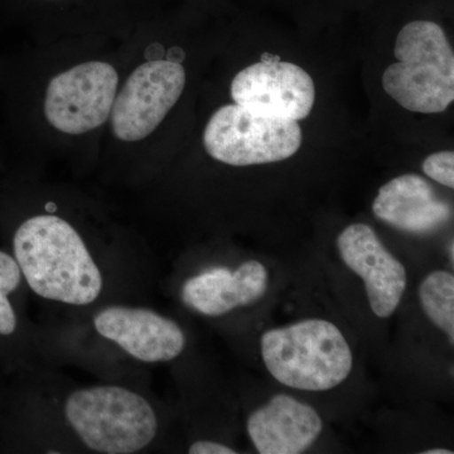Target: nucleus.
I'll return each mask as SVG.
<instances>
[{
    "label": "nucleus",
    "mask_w": 454,
    "mask_h": 454,
    "mask_svg": "<svg viewBox=\"0 0 454 454\" xmlns=\"http://www.w3.org/2000/svg\"><path fill=\"white\" fill-rule=\"evenodd\" d=\"M128 55L129 37L35 42L20 66L18 106L26 145L41 162L98 166Z\"/></svg>",
    "instance_id": "obj_1"
},
{
    "label": "nucleus",
    "mask_w": 454,
    "mask_h": 454,
    "mask_svg": "<svg viewBox=\"0 0 454 454\" xmlns=\"http://www.w3.org/2000/svg\"><path fill=\"white\" fill-rule=\"evenodd\" d=\"M191 56L187 42L163 27L145 22L130 35L98 162L113 177L145 184L169 160L190 94Z\"/></svg>",
    "instance_id": "obj_2"
},
{
    "label": "nucleus",
    "mask_w": 454,
    "mask_h": 454,
    "mask_svg": "<svg viewBox=\"0 0 454 454\" xmlns=\"http://www.w3.org/2000/svg\"><path fill=\"white\" fill-rule=\"evenodd\" d=\"M41 197L40 208L20 221L14 232V259L38 297L89 306L103 292L100 268L64 201L42 190Z\"/></svg>",
    "instance_id": "obj_3"
},
{
    "label": "nucleus",
    "mask_w": 454,
    "mask_h": 454,
    "mask_svg": "<svg viewBox=\"0 0 454 454\" xmlns=\"http://www.w3.org/2000/svg\"><path fill=\"white\" fill-rule=\"evenodd\" d=\"M268 372L293 389L325 391L348 378L351 348L340 328L325 319H306L262 334Z\"/></svg>",
    "instance_id": "obj_4"
},
{
    "label": "nucleus",
    "mask_w": 454,
    "mask_h": 454,
    "mask_svg": "<svg viewBox=\"0 0 454 454\" xmlns=\"http://www.w3.org/2000/svg\"><path fill=\"white\" fill-rule=\"evenodd\" d=\"M397 61L382 74L385 92L409 112L443 113L454 100V55L434 22L414 20L397 35Z\"/></svg>",
    "instance_id": "obj_5"
},
{
    "label": "nucleus",
    "mask_w": 454,
    "mask_h": 454,
    "mask_svg": "<svg viewBox=\"0 0 454 454\" xmlns=\"http://www.w3.org/2000/svg\"><path fill=\"white\" fill-rule=\"evenodd\" d=\"M64 411L80 441L97 453H138L157 437L153 406L124 387L95 385L74 390L66 399Z\"/></svg>",
    "instance_id": "obj_6"
},
{
    "label": "nucleus",
    "mask_w": 454,
    "mask_h": 454,
    "mask_svg": "<svg viewBox=\"0 0 454 454\" xmlns=\"http://www.w3.org/2000/svg\"><path fill=\"white\" fill-rule=\"evenodd\" d=\"M301 145L298 121L253 112L232 101L215 107L200 134L203 154L229 167L280 162L297 153Z\"/></svg>",
    "instance_id": "obj_7"
},
{
    "label": "nucleus",
    "mask_w": 454,
    "mask_h": 454,
    "mask_svg": "<svg viewBox=\"0 0 454 454\" xmlns=\"http://www.w3.org/2000/svg\"><path fill=\"white\" fill-rule=\"evenodd\" d=\"M229 95L232 103L253 112L300 121L315 106L316 86L300 66L278 59L238 71L229 83Z\"/></svg>",
    "instance_id": "obj_8"
},
{
    "label": "nucleus",
    "mask_w": 454,
    "mask_h": 454,
    "mask_svg": "<svg viewBox=\"0 0 454 454\" xmlns=\"http://www.w3.org/2000/svg\"><path fill=\"white\" fill-rule=\"evenodd\" d=\"M94 325L101 337L142 363H168L186 348V334L182 328L148 309L107 307L94 317Z\"/></svg>",
    "instance_id": "obj_9"
},
{
    "label": "nucleus",
    "mask_w": 454,
    "mask_h": 454,
    "mask_svg": "<svg viewBox=\"0 0 454 454\" xmlns=\"http://www.w3.org/2000/svg\"><path fill=\"white\" fill-rule=\"evenodd\" d=\"M337 247L345 264L365 282L373 315L389 318L402 301L406 288L404 265L394 258L372 227L354 223L337 238Z\"/></svg>",
    "instance_id": "obj_10"
},
{
    "label": "nucleus",
    "mask_w": 454,
    "mask_h": 454,
    "mask_svg": "<svg viewBox=\"0 0 454 454\" xmlns=\"http://www.w3.org/2000/svg\"><path fill=\"white\" fill-rule=\"evenodd\" d=\"M321 417L293 396L279 394L256 409L247 420V433L260 454H300L322 432Z\"/></svg>",
    "instance_id": "obj_11"
},
{
    "label": "nucleus",
    "mask_w": 454,
    "mask_h": 454,
    "mask_svg": "<svg viewBox=\"0 0 454 454\" xmlns=\"http://www.w3.org/2000/svg\"><path fill=\"white\" fill-rule=\"evenodd\" d=\"M268 289V270L258 260H249L231 271L212 268L190 278L182 288V301L203 316L227 315L238 307L258 301Z\"/></svg>",
    "instance_id": "obj_12"
},
{
    "label": "nucleus",
    "mask_w": 454,
    "mask_h": 454,
    "mask_svg": "<svg viewBox=\"0 0 454 454\" xmlns=\"http://www.w3.org/2000/svg\"><path fill=\"white\" fill-rule=\"evenodd\" d=\"M372 211L379 220L400 231L423 235L437 231L452 219V208L435 196L426 179L403 175L379 191Z\"/></svg>",
    "instance_id": "obj_13"
},
{
    "label": "nucleus",
    "mask_w": 454,
    "mask_h": 454,
    "mask_svg": "<svg viewBox=\"0 0 454 454\" xmlns=\"http://www.w3.org/2000/svg\"><path fill=\"white\" fill-rule=\"evenodd\" d=\"M419 300L430 321L454 342V277L448 271L430 273L419 286Z\"/></svg>",
    "instance_id": "obj_14"
},
{
    "label": "nucleus",
    "mask_w": 454,
    "mask_h": 454,
    "mask_svg": "<svg viewBox=\"0 0 454 454\" xmlns=\"http://www.w3.org/2000/svg\"><path fill=\"white\" fill-rule=\"evenodd\" d=\"M22 279L17 260L0 250V334L11 336L17 328V317L8 295L16 291Z\"/></svg>",
    "instance_id": "obj_15"
},
{
    "label": "nucleus",
    "mask_w": 454,
    "mask_h": 454,
    "mask_svg": "<svg viewBox=\"0 0 454 454\" xmlns=\"http://www.w3.org/2000/svg\"><path fill=\"white\" fill-rule=\"evenodd\" d=\"M423 172L433 181L443 186L454 187V153L452 151L438 152L429 155L423 162Z\"/></svg>",
    "instance_id": "obj_16"
},
{
    "label": "nucleus",
    "mask_w": 454,
    "mask_h": 454,
    "mask_svg": "<svg viewBox=\"0 0 454 454\" xmlns=\"http://www.w3.org/2000/svg\"><path fill=\"white\" fill-rule=\"evenodd\" d=\"M33 2L41 3V5H50V23H49V33H47V40H53V22H55V7H62V22H64V35L66 37H70V31H68L67 16H66L65 5L74 4L77 2H86V0H33Z\"/></svg>",
    "instance_id": "obj_17"
},
{
    "label": "nucleus",
    "mask_w": 454,
    "mask_h": 454,
    "mask_svg": "<svg viewBox=\"0 0 454 454\" xmlns=\"http://www.w3.org/2000/svg\"><path fill=\"white\" fill-rule=\"evenodd\" d=\"M188 452L191 454H235L236 450L217 442L199 441L190 447Z\"/></svg>",
    "instance_id": "obj_18"
},
{
    "label": "nucleus",
    "mask_w": 454,
    "mask_h": 454,
    "mask_svg": "<svg viewBox=\"0 0 454 454\" xmlns=\"http://www.w3.org/2000/svg\"><path fill=\"white\" fill-rule=\"evenodd\" d=\"M423 454H453L452 450H442V448H437V450H424V452H422Z\"/></svg>",
    "instance_id": "obj_19"
},
{
    "label": "nucleus",
    "mask_w": 454,
    "mask_h": 454,
    "mask_svg": "<svg viewBox=\"0 0 454 454\" xmlns=\"http://www.w3.org/2000/svg\"><path fill=\"white\" fill-rule=\"evenodd\" d=\"M453 241L452 243H450V260H452V262H453V258H454V254H453Z\"/></svg>",
    "instance_id": "obj_20"
}]
</instances>
